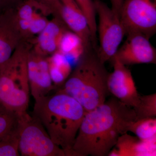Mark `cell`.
Listing matches in <instances>:
<instances>
[{"mask_svg": "<svg viewBox=\"0 0 156 156\" xmlns=\"http://www.w3.org/2000/svg\"><path fill=\"white\" fill-rule=\"evenodd\" d=\"M50 76L54 86L60 87L71 73V65L68 59L57 51L48 57Z\"/></svg>", "mask_w": 156, "mask_h": 156, "instance_id": "2e32d148", "label": "cell"}, {"mask_svg": "<svg viewBox=\"0 0 156 156\" xmlns=\"http://www.w3.org/2000/svg\"><path fill=\"white\" fill-rule=\"evenodd\" d=\"M50 11L51 15L58 17V10L60 5V0H34Z\"/></svg>", "mask_w": 156, "mask_h": 156, "instance_id": "7402d4cb", "label": "cell"}, {"mask_svg": "<svg viewBox=\"0 0 156 156\" xmlns=\"http://www.w3.org/2000/svg\"><path fill=\"white\" fill-rule=\"evenodd\" d=\"M77 62L57 92L74 98L86 112L91 111L106 101L108 74L96 53L91 51L85 53Z\"/></svg>", "mask_w": 156, "mask_h": 156, "instance_id": "3957f363", "label": "cell"}, {"mask_svg": "<svg viewBox=\"0 0 156 156\" xmlns=\"http://www.w3.org/2000/svg\"><path fill=\"white\" fill-rule=\"evenodd\" d=\"M112 61L113 71L108 74L107 80L108 92L127 106L135 108L139 103L140 95L137 92L131 71L116 56Z\"/></svg>", "mask_w": 156, "mask_h": 156, "instance_id": "ba28073f", "label": "cell"}, {"mask_svg": "<svg viewBox=\"0 0 156 156\" xmlns=\"http://www.w3.org/2000/svg\"><path fill=\"white\" fill-rule=\"evenodd\" d=\"M68 30L59 17H53L45 28L29 42L31 48L39 55L51 56L58 51L62 37Z\"/></svg>", "mask_w": 156, "mask_h": 156, "instance_id": "7c38bea8", "label": "cell"}, {"mask_svg": "<svg viewBox=\"0 0 156 156\" xmlns=\"http://www.w3.org/2000/svg\"><path fill=\"white\" fill-rule=\"evenodd\" d=\"M14 9L0 11V65L9 60L23 41L16 25Z\"/></svg>", "mask_w": 156, "mask_h": 156, "instance_id": "4fadbf2b", "label": "cell"}, {"mask_svg": "<svg viewBox=\"0 0 156 156\" xmlns=\"http://www.w3.org/2000/svg\"><path fill=\"white\" fill-rule=\"evenodd\" d=\"M134 109L136 120L156 116V94L140 96L138 105Z\"/></svg>", "mask_w": 156, "mask_h": 156, "instance_id": "ffe728a7", "label": "cell"}, {"mask_svg": "<svg viewBox=\"0 0 156 156\" xmlns=\"http://www.w3.org/2000/svg\"><path fill=\"white\" fill-rule=\"evenodd\" d=\"M58 51L68 59L71 58L77 62L87 53L82 39L69 30L63 34Z\"/></svg>", "mask_w": 156, "mask_h": 156, "instance_id": "9a60e30c", "label": "cell"}, {"mask_svg": "<svg viewBox=\"0 0 156 156\" xmlns=\"http://www.w3.org/2000/svg\"><path fill=\"white\" fill-rule=\"evenodd\" d=\"M156 142L142 141L126 133L118 138L116 149L118 156H156Z\"/></svg>", "mask_w": 156, "mask_h": 156, "instance_id": "5bb4252c", "label": "cell"}, {"mask_svg": "<svg viewBox=\"0 0 156 156\" xmlns=\"http://www.w3.org/2000/svg\"><path fill=\"white\" fill-rule=\"evenodd\" d=\"M126 35L139 33L150 38L156 32V0H125L120 12Z\"/></svg>", "mask_w": 156, "mask_h": 156, "instance_id": "52a82bcc", "label": "cell"}, {"mask_svg": "<svg viewBox=\"0 0 156 156\" xmlns=\"http://www.w3.org/2000/svg\"><path fill=\"white\" fill-rule=\"evenodd\" d=\"M125 0H110L111 3V9L119 14Z\"/></svg>", "mask_w": 156, "mask_h": 156, "instance_id": "cb8c5ba5", "label": "cell"}, {"mask_svg": "<svg viewBox=\"0 0 156 156\" xmlns=\"http://www.w3.org/2000/svg\"><path fill=\"white\" fill-rule=\"evenodd\" d=\"M22 0H0V11L15 9Z\"/></svg>", "mask_w": 156, "mask_h": 156, "instance_id": "603a6c76", "label": "cell"}, {"mask_svg": "<svg viewBox=\"0 0 156 156\" xmlns=\"http://www.w3.org/2000/svg\"><path fill=\"white\" fill-rule=\"evenodd\" d=\"M5 108L2 106V105H1V104L0 103V111H1V110H2L3 109Z\"/></svg>", "mask_w": 156, "mask_h": 156, "instance_id": "d4e9b609", "label": "cell"}, {"mask_svg": "<svg viewBox=\"0 0 156 156\" xmlns=\"http://www.w3.org/2000/svg\"><path fill=\"white\" fill-rule=\"evenodd\" d=\"M127 38L115 56L126 66L153 63L156 62V50L150 38L139 33L127 34Z\"/></svg>", "mask_w": 156, "mask_h": 156, "instance_id": "9c48e42d", "label": "cell"}, {"mask_svg": "<svg viewBox=\"0 0 156 156\" xmlns=\"http://www.w3.org/2000/svg\"><path fill=\"white\" fill-rule=\"evenodd\" d=\"M127 131L134 133L142 141H155L156 118H145L130 121L127 126Z\"/></svg>", "mask_w": 156, "mask_h": 156, "instance_id": "e0dca14e", "label": "cell"}, {"mask_svg": "<svg viewBox=\"0 0 156 156\" xmlns=\"http://www.w3.org/2000/svg\"><path fill=\"white\" fill-rule=\"evenodd\" d=\"M20 155L17 123L15 128L0 139V156Z\"/></svg>", "mask_w": 156, "mask_h": 156, "instance_id": "ac0fdd59", "label": "cell"}, {"mask_svg": "<svg viewBox=\"0 0 156 156\" xmlns=\"http://www.w3.org/2000/svg\"><path fill=\"white\" fill-rule=\"evenodd\" d=\"M94 4L98 16L97 32L99 42L95 53L100 62L104 64L114 58L126 33L119 14L101 0H95Z\"/></svg>", "mask_w": 156, "mask_h": 156, "instance_id": "8992f818", "label": "cell"}, {"mask_svg": "<svg viewBox=\"0 0 156 156\" xmlns=\"http://www.w3.org/2000/svg\"><path fill=\"white\" fill-rule=\"evenodd\" d=\"M31 45L23 41L0 65V103L19 117L27 113L30 92L27 59Z\"/></svg>", "mask_w": 156, "mask_h": 156, "instance_id": "277c9868", "label": "cell"}, {"mask_svg": "<svg viewBox=\"0 0 156 156\" xmlns=\"http://www.w3.org/2000/svg\"><path fill=\"white\" fill-rule=\"evenodd\" d=\"M86 112L74 98L57 92L35 100L33 115L66 156H73V146Z\"/></svg>", "mask_w": 156, "mask_h": 156, "instance_id": "7a4b0ae2", "label": "cell"}, {"mask_svg": "<svg viewBox=\"0 0 156 156\" xmlns=\"http://www.w3.org/2000/svg\"><path fill=\"white\" fill-rule=\"evenodd\" d=\"M20 154L23 156H66L56 145L38 119L28 113L18 117Z\"/></svg>", "mask_w": 156, "mask_h": 156, "instance_id": "5b68a950", "label": "cell"}, {"mask_svg": "<svg viewBox=\"0 0 156 156\" xmlns=\"http://www.w3.org/2000/svg\"><path fill=\"white\" fill-rule=\"evenodd\" d=\"M81 9L89 23L92 34L93 48H95L97 39V21L96 11L93 0H74Z\"/></svg>", "mask_w": 156, "mask_h": 156, "instance_id": "d6986e66", "label": "cell"}, {"mask_svg": "<svg viewBox=\"0 0 156 156\" xmlns=\"http://www.w3.org/2000/svg\"><path fill=\"white\" fill-rule=\"evenodd\" d=\"M136 120L134 109L112 98L87 112L73 147V156H105L127 133V127Z\"/></svg>", "mask_w": 156, "mask_h": 156, "instance_id": "6da1fadb", "label": "cell"}, {"mask_svg": "<svg viewBox=\"0 0 156 156\" xmlns=\"http://www.w3.org/2000/svg\"><path fill=\"white\" fill-rule=\"evenodd\" d=\"M27 66L30 89L34 100L49 95L55 87L50 76L48 57L39 55L30 48Z\"/></svg>", "mask_w": 156, "mask_h": 156, "instance_id": "30bf717a", "label": "cell"}, {"mask_svg": "<svg viewBox=\"0 0 156 156\" xmlns=\"http://www.w3.org/2000/svg\"><path fill=\"white\" fill-rule=\"evenodd\" d=\"M18 117L5 108L0 111V139L17 126Z\"/></svg>", "mask_w": 156, "mask_h": 156, "instance_id": "44dd1931", "label": "cell"}, {"mask_svg": "<svg viewBox=\"0 0 156 156\" xmlns=\"http://www.w3.org/2000/svg\"><path fill=\"white\" fill-rule=\"evenodd\" d=\"M58 17L70 30L80 37L87 52L93 48L92 34L86 16L74 0H60Z\"/></svg>", "mask_w": 156, "mask_h": 156, "instance_id": "8fae6325", "label": "cell"}]
</instances>
